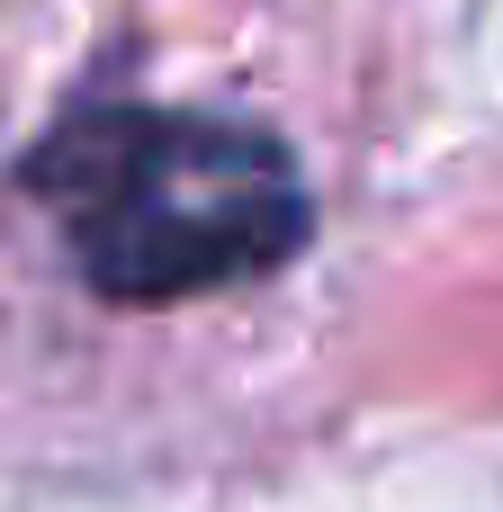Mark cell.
<instances>
[{
  "mask_svg": "<svg viewBox=\"0 0 503 512\" xmlns=\"http://www.w3.org/2000/svg\"><path fill=\"white\" fill-rule=\"evenodd\" d=\"M27 189L54 207L81 279L117 306L243 288L306 243L288 144L189 108H81L36 144Z\"/></svg>",
  "mask_w": 503,
  "mask_h": 512,
  "instance_id": "6da1fadb",
  "label": "cell"
}]
</instances>
